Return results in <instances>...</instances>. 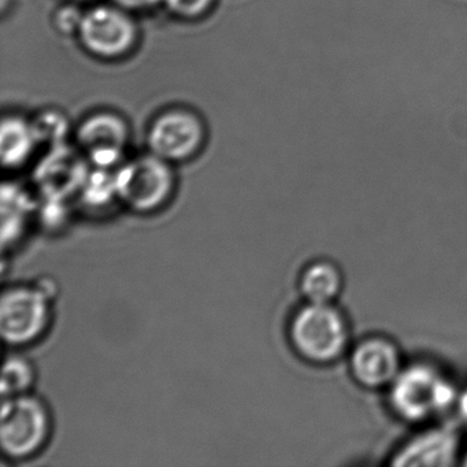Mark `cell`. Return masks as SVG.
Listing matches in <instances>:
<instances>
[{
  "label": "cell",
  "instance_id": "1",
  "mask_svg": "<svg viewBox=\"0 0 467 467\" xmlns=\"http://www.w3.org/2000/svg\"><path fill=\"white\" fill-rule=\"evenodd\" d=\"M388 404L399 420L426 423L453 409L459 392L452 379L434 363H410L387 389Z\"/></svg>",
  "mask_w": 467,
  "mask_h": 467
},
{
  "label": "cell",
  "instance_id": "2",
  "mask_svg": "<svg viewBox=\"0 0 467 467\" xmlns=\"http://www.w3.org/2000/svg\"><path fill=\"white\" fill-rule=\"evenodd\" d=\"M288 332L295 352L313 365H332L351 348L348 318L335 303L306 302L292 317Z\"/></svg>",
  "mask_w": 467,
  "mask_h": 467
},
{
  "label": "cell",
  "instance_id": "3",
  "mask_svg": "<svg viewBox=\"0 0 467 467\" xmlns=\"http://www.w3.org/2000/svg\"><path fill=\"white\" fill-rule=\"evenodd\" d=\"M76 39L92 58L116 62L135 51L140 29L133 13L109 2L84 12Z\"/></svg>",
  "mask_w": 467,
  "mask_h": 467
},
{
  "label": "cell",
  "instance_id": "4",
  "mask_svg": "<svg viewBox=\"0 0 467 467\" xmlns=\"http://www.w3.org/2000/svg\"><path fill=\"white\" fill-rule=\"evenodd\" d=\"M47 407L36 396L4 398L0 415V444L5 455L26 459L42 450L50 434Z\"/></svg>",
  "mask_w": 467,
  "mask_h": 467
},
{
  "label": "cell",
  "instance_id": "5",
  "mask_svg": "<svg viewBox=\"0 0 467 467\" xmlns=\"http://www.w3.org/2000/svg\"><path fill=\"white\" fill-rule=\"evenodd\" d=\"M116 193L136 212L160 209L171 199L176 187L173 163L149 154L124 163L114 174Z\"/></svg>",
  "mask_w": 467,
  "mask_h": 467
},
{
  "label": "cell",
  "instance_id": "6",
  "mask_svg": "<svg viewBox=\"0 0 467 467\" xmlns=\"http://www.w3.org/2000/svg\"><path fill=\"white\" fill-rule=\"evenodd\" d=\"M207 140L204 119L192 109L174 106L158 113L147 130L149 152L171 163L195 158Z\"/></svg>",
  "mask_w": 467,
  "mask_h": 467
},
{
  "label": "cell",
  "instance_id": "7",
  "mask_svg": "<svg viewBox=\"0 0 467 467\" xmlns=\"http://www.w3.org/2000/svg\"><path fill=\"white\" fill-rule=\"evenodd\" d=\"M48 295L40 286H13L0 300V332L10 346H26L45 333L50 321Z\"/></svg>",
  "mask_w": 467,
  "mask_h": 467
},
{
  "label": "cell",
  "instance_id": "8",
  "mask_svg": "<svg viewBox=\"0 0 467 467\" xmlns=\"http://www.w3.org/2000/svg\"><path fill=\"white\" fill-rule=\"evenodd\" d=\"M349 373L360 387L387 390L404 368L400 348L392 338L371 335L351 346Z\"/></svg>",
  "mask_w": 467,
  "mask_h": 467
},
{
  "label": "cell",
  "instance_id": "9",
  "mask_svg": "<svg viewBox=\"0 0 467 467\" xmlns=\"http://www.w3.org/2000/svg\"><path fill=\"white\" fill-rule=\"evenodd\" d=\"M461 436L453 426L431 425L404 440L390 453L396 467H448L461 463Z\"/></svg>",
  "mask_w": 467,
  "mask_h": 467
},
{
  "label": "cell",
  "instance_id": "10",
  "mask_svg": "<svg viewBox=\"0 0 467 467\" xmlns=\"http://www.w3.org/2000/svg\"><path fill=\"white\" fill-rule=\"evenodd\" d=\"M130 139V124L116 111H94L84 117L76 128L78 149L83 150L99 168H109L119 162Z\"/></svg>",
  "mask_w": 467,
  "mask_h": 467
},
{
  "label": "cell",
  "instance_id": "11",
  "mask_svg": "<svg viewBox=\"0 0 467 467\" xmlns=\"http://www.w3.org/2000/svg\"><path fill=\"white\" fill-rule=\"evenodd\" d=\"M39 146L31 119L6 114L0 124V157L6 168L23 165Z\"/></svg>",
  "mask_w": 467,
  "mask_h": 467
},
{
  "label": "cell",
  "instance_id": "12",
  "mask_svg": "<svg viewBox=\"0 0 467 467\" xmlns=\"http://www.w3.org/2000/svg\"><path fill=\"white\" fill-rule=\"evenodd\" d=\"M300 294L308 303H336L344 289V275L335 262L318 259L305 267L299 280Z\"/></svg>",
  "mask_w": 467,
  "mask_h": 467
},
{
  "label": "cell",
  "instance_id": "13",
  "mask_svg": "<svg viewBox=\"0 0 467 467\" xmlns=\"http://www.w3.org/2000/svg\"><path fill=\"white\" fill-rule=\"evenodd\" d=\"M34 381L35 370L29 360L24 357H18V355L7 358L4 366V374H2V395L4 398L28 392Z\"/></svg>",
  "mask_w": 467,
  "mask_h": 467
},
{
  "label": "cell",
  "instance_id": "14",
  "mask_svg": "<svg viewBox=\"0 0 467 467\" xmlns=\"http://www.w3.org/2000/svg\"><path fill=\"white\" fill-rule=\"evenodd\" d=\"M31 121L39 144L53 143L58 146L70 130L67 114L57 109H46L32 117Z\"/></svg>",
  "mask_w": 467,
  "mask_h": 467
},
{
  "label": "cell",
  "instance_id": "15",
  "mask_svg": "<svg viewBox=\"0 0 467 467\" xmlns=\"http://www.w3.org/2000/svg\"><path fill=\"white\" fill-rule=\"evenodd\" d=\"M217 0H163L162 6L173 17L182 21H198L210 15Z\"/></svg>",
  "mask_w": 467,
  "mask_h": 467
},
{
  "label": "cell",
  "instance_id": "16",
  "mask_svg": "<svg viewBox=\"0 0 467 467\" xmlns=\"http://www.w3.org/2000/svg\"><path fill=\"white\" fill-rule=\"evenodd\" d=\"M86 10H81L78 4L67 0L64 5L57 7L53 15V26L62 36H78V28Z\"/></svg>",
  "mask_w": 467,
  "mask_h": 467
},
{
  "label": "cell",
  "instance_id": "17",
  "mask_svg": "<svg viewBox=\"0 0 467 467\" xmlns=\"http://www.w3.org/2000/svg\"><path fill=\"white\" fill-rule=\"evenodd\" d=\"M109 2L128 10V12L138 13L162 6L163 0H109Z\"/></svg>",
  "mask_w": 467,
  "mask_h": 467
},
{
  "label": "cell",
  "instance_id": "18",
  "mask_svg": "<svg viewBox=\"0 0 467 467\" xmlns=\"http://www.w3.org/2000/svg\"><path fill=\"white\" fill-rule=\"evenodd\" d=\"M456 411H458L459 420H461L462 425L467 428V388L459 392L458 401L455 406Z\"/></svg>",
  "mask_w": 467,
  "mask_h": 467
},
{
  "label": "cell",
  "instance_id": "19",
  "mask_svg": "<svg viewBox=\"0 0 467 467\" xmlns=\"http://www.w3.org/2000/svg\"><path fill=\"white\" fill-rule=\"evenodd\" d=\"M459 464H462V466H467V451H464V452L462 453L461 463Z\"/></svg>",
  "mask_w": 467,
  "mask_h": 467
},
{
  "label": "cell",
  "instance_id": "20",
  "mask_svg": "<svg viewBox=\"0 0 467 467\" xmlns=\"http://www.w3.org/2000/svg\"><path fill=\"white\" fill-rule=\"evenodd\" d=\"M69 2H76V4H83V2H87V0H69Z\"/></svg>",
  "mask_w": 467,
  "mask_h": 467
}]
</instances>
